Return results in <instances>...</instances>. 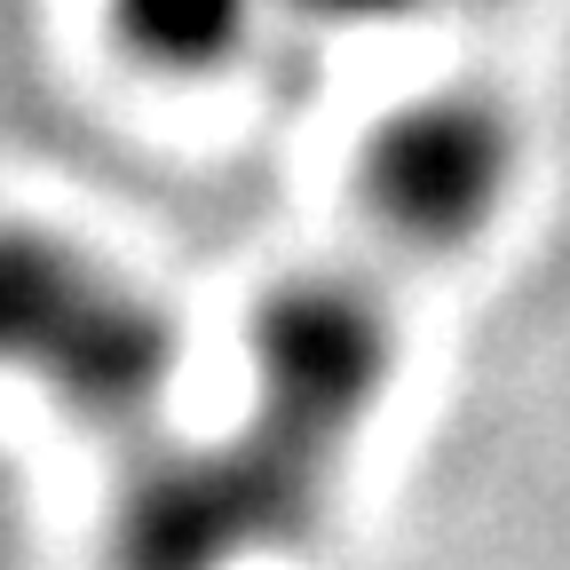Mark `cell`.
I'll return each mask as SVG.
<instances>
[{"label": "cell", "instance_id": "obj_2", "mask_svg": "<svg viewBox=\"0 0 570 570\" xmlns=\"http://www.w3.org/2000/svg\"><path fill=\"white\" fill-rule=\"evenodd\" d=\"M167 333L119 277L56 238L0 230V365H24L88 412H135L159 389Z\"/></svg>", "mask_w": 570, "mask_h": 570}, {"label": "cell", "instance_id": "obj_1", "mask_svg": "<svg viewBox=\"0 0 570 570\" xmlns=\"http://www.w3.org/2000/svg\"><path fill=\"white\" fill-rule=\"evenodd\" d=\"M508 159V119L468 96H436L373 135L333 254L254 325L238 428L135 499L119 570H269L317 531L356 428L396 373L412 285L491 223Z\"/></svg>", "mask_w": 570, "mask_h": 570}]
</instances>
